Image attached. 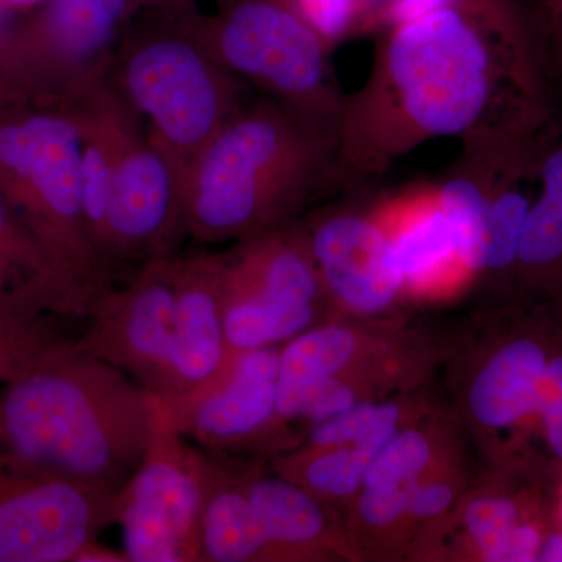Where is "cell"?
I'll use <instances>...</instances> for the list:
<instances>
[{"label": "cell", "instance_id": "38", "mask_svg": "<svg viewBox=\"0 0 562 562\" xmlns=\"http://www.w3.org/2000/svg\"><path fill=\"white\" fill-rule=\"evenodd\" d=\"M18 105H22V102L10 90L9 85L3 81L2 77H0V120Z\"/></svg>", "mask_w": 562, "mask_h": 562}, {"label": "cell", "instance_id": "9", "mask_svg": "<svg viewBox=\"0 0 562 562\" xmlns=\"http://www.w3.org/2000/svg\"><path fill=\"white\" fill-rule=\"evenodd\" d=\"M206 483L209 453L173 430L160 403L149 449L116 495L131 562H201Z\"/></svg>", "mask_w": 562, "mask_h": 562}, {"label": "cell", "instance_id": "25", "mask_svg": "<svg viewBox=\"0 0 562 562\" xmlns=\"http://www.w3.org/2000/svg\"><path fill=\"white\" fill-rule=\"evenodd\" d=\"M442 439L432 428L405 425L366 469L361 490L420 482L442 464Z\"/></svg>", "mask_w": 562, "mask_h": 562}, {"label": "cell", "instance_id": "36", "mask_svg": "<svg viewBox=\"0 0 562 562\" xmlns=\"http://www.w3.org/2000/svg\"><path fill=\"white\" fill-rule=\"evenodd\" d=\"M538 561L562 562V536H550L546 542L541 543L539 549Z\"/></svg>", "mask_w": 562, "mask_h": 562}, {"label": "cell", "instance_id": "15", "mask_svg": "<svg viewBox=\"0 0 562 562\" xmlns=\"http://www.w3.org/2000/svg\"><path fill=\"white\" fill-rule=\"evenodd\" d=\"M105 294L74 271L0 192V321H87Z\"/></svg>", "mask_w": 562, "mask_h": 562}, {"label": "cell", "instance_id": "18", "mask_svg": "<svg viewBox=\"0 0 562 562\" xmlns=\"http://www.w3.org/2000/svg\"><path fill=\"white\" fill-rule=\"evenodd\" d=\"M392 357L390 339L351 325L319 324L280 346L277 413L291 425L299 402L314 384Z\"/></svg>", "mask_w": 562, "mask_h": 562}, {"label": "cell", "instance_id": "12", "mask_svg": "<svg viewBox=\"0 0 562 562\" xmlns=\"http://www.w3.org/2000/svg\"><path fill=\"white\" fill-rule=\"evenodd\" d=\"M177 257L151 258L127 284L111 288L76 339L162 402L171 392Z\"/></svg>", "mask_w": 562, "mask_h": 562}, {"label": "cell", "instance_id": "27", "mask_svg": "<svg viewBox=\"0 0 562 562\" xmlns=\"http://www.w3.org/2000/svg\"><path fill=\"white\" fill-rule=\"evenodd\" d=\"M513 502L495 495H475L465 503L462 525L484 561L501 562L503 549L516 525Z\"/></svg>", "mask_w": 562, "mask_h": 562}, {"label": "cell", "instance_id": "6", "mask_svg": "<svg viewBox=\"0 0 562 562\" xmlns=\"http://www.w3.org/2000/svg\"><path fill=\"white\" fill-rule=\"evenodd\" d=\"M0 192L99 291L114 286L88 222L79 136L58 106H14L0 120Z\"/></svg>", "mask_w": 562, "mask_h": 562}, {"label": "cell", "instance_id": "30", "mask_svg": "<svg viewBox=\"0 0 562 562\" xmlns=\"http://www.w3.org/2000/svg\"><path fill=\"white\" fill-rule=\"evenodd\" d=\"M460 492V482L450 473L436 471L413 484L409 495L408 514H406V527L408 525H425L436 522L443 514L452 508Z\"/></svg>", "mask_w": 562, "mask_h": 562}, {"label": "cell", "instance_id": "34", "mask_svg": "<svg viewBox=\"0 0 562 562\" xmlns=\"http://www.w3.org/2000/svg\"><path fill=\"white\" fill-rule=\"evenodd\" d=\"M74 562H131V560H128L125 552L106 549V547L94 541L85 546Z\"/></svg>", "mask_w": 562, "mask_h": 562}, {"label": "cell", "instance_id": "21", "mask_svg": "<svg viewBox=\"0 0 562 562\" xmlns=\"http://www.w3.org/2000/svg\"><path fill=\"white\" fill-rule=\"evenodd\" d=\"M201 542V562L276 561L238 465L211 453Z\"/></svg>", "mask_w": 562, "mask_h": 562}, {"label": "cell", "instance_id": "19", "mask_svg": "<svg viewBox=\"0 0 562 562\" xmlns=\"http://www.w3.org/2000/svg\"><path fill=\"white\" fill-rule=\"evenodd\" d=\"M276 561L325 560L339 552L338 532L333 528L325 503L299 484L277 476H265L239 469Z\"/></svg>", "mask_w": 562, "mask_h": 562}, {"label": "cell", "instance_id": "17", "mask_svg": "<svg viewBox=\"0 0 562 562\" xmlns=\"http://www.w3.org/2000/svg\"><path fill=\"white\" fill-rule=\"evenodd\" d=\"M222 279L224 251L177 257L171 392L165 403L191 397L224 369L227 346L222 321Z\"/></svg>", "mask_w": 562, "mask_h": 562}, {"label": "cell", "instance_id": "4", "mask_svg": "<svg viewBox=\"0 0 562 562\" xmlns=\"http://www.w3.org/2000/svg\"><path fill=\"white\" fill-rule=\"evenodd\" d=\"M201 14L192 0L143 7L122 33L110 70L184 184L203 147L246 103V83L222 68L203 43Z\"/></svg>", "mask_w": 562, "mask_h": 562}, {"label": "cell", "instance_id": "5", "mask_svg": "<svg viewBox=\"0 0 562 562\" xmlns=\"http://www.w3.org/2000/svg\"><path fill=\"white\" fill-rule=\"evenodd\" d=\"M201 14V35L222 68L272 101L338 136L347 94L331 47L294 0H216Z\"/></svg>", "mask_w": 562, "mask_h": 562}, {"label": "cell", "instance_id": "31", "mask_svg": "<svg viewBox=\"0 0 562 562\" xmlns=\"http://www.w3.org/2000/svg\"><path fill=\"white\" fill-rule=\"evenodd\" d=\"M538 409L542 414L550 446L562 458V357L547 362L539 390Z\"/></svg>", "mask_w": 562, "mask_h": 562}, {"label": "cell", "instance_id": "11", "mask_svg": "<svg viewBox=\"0 0 562 562\" xmlns=\"http://www.w3.org/2000/svg\"><path fill=\"white\" fill-rule=\"evenodd\" d=\"M280 347L238 355L220 375L183 401L161 402L169 425L203 452L227 457L271 447L301 446L277 413Z\"/></svg>", "mask_w": 562, "mask_h": 562}, {"label": "cell", "instance_id": "40", "mask_svg": "<svg viewBox=\"0 0 562 562\" xmlns=\"http://www.w3.org/2000/svg\"><path fill=\"white\" fill-rule=\"evenodd\" d=\"M187 2V0H140L143 7L161 5V3Z\"/></svg>", "mask_w": 562, "mask_h": 562}, {"label": "cell", "instance_id": "1", "mask_svg": "<svg viewBox=\"0 0 562 562\" xmlns=\"http://www.w3.org/2000/svg\"><path fill=\"white\" fill-rule=\"evenodd\" d=\"M347 95L338 183L362 187L436 138H538L562 122V58L536 0H447L380 32Z\"/></svg>", "mask_w": 562, "mask_h": 562}, {"label": "cell", "instance_id": "33", "mask_svg": "<svg viewBox=\"0 0 562 562\" xmlns=\"http://www.w3.org/2000/svg\"><path fill=\"white\" fill-rule=\"evenodd\" d=\"M402 0H358L361 16V35L383 32L391 27L395 11Z\"/></svg>", "mask_w": 562, "mask_h": 562}, {"label": "cell", "instance_id": "13", "mask_svg": "<svg viewBox=\"0 0 562 562\" xmlns=\"http://www.w3.org/2000/svg\"><path fill=\"white\" fill-rule=\"evenodd\" d=\"M114 492L0 469V562H74L114 524Z\"/></svg>", "mask_w": 562, "mask_h": 562}, {"label": "cell", "instance_id": "10", "mask_svg": "<svg viewBox=\"0 0 562 562\" xmlns=\"http://www.w3.org/2000/svg\"><path fill=\"white\" fill-rule=\"evenodd\" d=\"M188 236L184 180L160 146L125 106L106 206V255L111 269L176 255Z\"/></svg>", "mask_w": 562, "mask_h": 562}, {"label": "cell", "instance_id": "22", "mask_svg": "<svg viewBox=\"0 0 562 562\" xmlns=\"http://www.w3.org/2000/svg\"><path fill=\"white\" fill-rule=\"evenodd\" d=\"M517 262L532 271L562 262V122L539 158L538 192L525 221Z\"/></svg>", "mask_w": 562, "mask_h": 562}, {"label": "cell", "instance_id": "23", "mask_svg": "<svg viewBox=\"0 0 562 562\" xmlns=\"http://www.w3.org/2000/svg\"><path fill=\"white\" fill-rule=\"evenodd\" d=\"M375 454L358 446L308 449L297 447L273 460V469L283 479L312 492L328 505L347 501L361 491L366 469Z\"/></svg>", "mask_w": 562, "mask_h": 562}, {"label": "cell", "instance_id": "3", "mask_svg": "<svg viewBox=\"0 0 562 562\" xmlns=\"http://www.w3.org/2000/svg\"><path fill=\"white\" fill-rule=\"evenodd\" d=\"M338 136L269 98L244 103L192 162L184 184L188 236L241 241L291 222L330 181Z\"/></svg>", "mask_w": 562, "mask_h": 562}, {"label": "cell", "instance_id": "8", "mask_svg": "<svg viewBox=\"0 0 562 562\" xmlns=\"http://www.w3.org/2000/svg\"><path fill=\"white\" fill-rule=\"evenodd\" d=\"M140 0H44L20 14L0 49V77L22 103L60 106L110 76Z\"/></svg>", "mask_w": 562, "mask_h": 562}, {"label": "cell", "instance_id": "28", "mask_svg": "<svg viewBox=\"0 0 562 562\" xmlns=\"http://www.w3.org/2000/svg\"><path fill=\"white\" fill-rule=\"evenodd\" d=\"M295 7L333 50L361 35L358 0H294Z\"/></svg>", "mask_w": 562, "mask_h": 562}, {"label": "cell", "instance_id": "39", "mask_svg": "<svg viewBox=\"0 0 562 562\" xmlns=\"http://www.w3.org/2000/svg\"><path fill=\"white\" fill-rule=\"evenodd\" d=\"M5 2L14 13L24 14L40 7L44 0H5Z\"/></svg>", "mask_w": 562, "mask_h": 562}, {"label": "cell", "instance_id": "29", "mask_svg": "<svg viewBox=\"0 0 562 562\" xmlns=\"http://www.w3.org/2000/svg\"><path fill=\"white\" fill-rule=\"evenodd\" d=\"M413 484L361 490L355 512L362 527L368 530L391 531L406 525Z\"/></svg>", "mask_w": 562, "mask_h": 562}, {"label": "cell", "instance_id": "20", "mask_svg": "<svg viewBox=\"0 0 562 562\" xmlns=\"http://www.w3.org/2000/svg\"><path fill=\"white\" fill-rule=\"evenodd\" d=\"M546 355L528 339L505 344L476 368L465 405L476 428L503 430L538 409Z\"/></svg>", "mask_w": 562, "mask_h": 562}, {"label": "cell", "instance_id": "2", "mask_svg": "<svg viewBox=\"0 0 562 562\" xmlns=\"http://www.w3.org/2000/svg\"><path fill=\"white\" fill-rule=\"evenodd\" d=\"M76 339L0 384V469L120 494L149 449L160 398Z\"/></svg>", "mask_w": 562, "mask_h": 562}, {"label": "cell", "instance_id": "32", "mask_svg": "<svg viewBox=\"0 0 562 562\" xmlns=\"http://www.w3.org/2000/svg\"><path fill=\"white\" fill-rule=\"evenodd\" d=\"M539 549H541V538L538 530L530 525H517L503 549L501 562L535 561Z\"/></svg>", "mask_w": 562, "mask_h": 562}, {"label": "cell", "instance_id": "37", "mask_svg": "<svg viewBox=\"0 0 562 562\" xmlns=\"http://www.w3.org/2000/svg\"><path fill=\"white\" fill-rule=\"evenodd\" d=\"M18 16H20V14L14 13V11L7 5L5 0H0V49H2L7 38H9L11 29H13Z\"/></svg>", "mask_w": 562, "mask_h": 562}, {"label": "cell", "instance_id": "35", "mask_svg": "<svg viewBox=\"0 0 562 562\" xmlns=\"http://www.w3.org/2000/svg\"><path fill=\"white\" fill-rule=\"evenodd\" d=\"M539 3H541L543 16L549 22L550 31L562 46V0H541Z\"/></svg>", "mask_w": 562, "mask_h": 562}, {"label": "cell", "instance_id": "7", "mask_svg": "<svg viewBox=\"0 0 562 562\" xmlns=\"http://www.w3.org/2000/svg\"><path fill=\"white\" fill-rule=\"evenodd\" d=\"M330 310L301 222H286L224 251L222 321L227 357L280 347Z\"/></svg>", "mask_w": 562, "mask_h": 562}, {"label": "cell", "instance_id": "14", "mask_svg": "<svg viewBox=\"0 0 562 562\" xmlns=\"http://www.w3.org/2000/svg\"><path fill=\"white\" fill-rule=\"evenodd\" d=\"M301 225L330 310L375 316L401 299V268L371 205L328 206Z\"/></svg>", "mask_w": 562, "mask_h": 562}, {"label": "cell", "instance_id": "26", "mask_svg": "<svg viewBox=\"0 0 562 562\" xmlns=\"http://www.w3.org/2000/svg\"><path fill=\"white\" fill-rule=\"evenodd\" d=\"M70 322L58 316L20 317L0 321V384L9 383L63 344L79 336L69 331Z\"/></svg>", "mask_w": 562, "mask_h": 562}, {"label": "cell", "instance_id": "24", "mask_svg": "<svg viewBox=\"0 0 562 562\" xmlns=\"http://www.w3.org/2000/svg\"><path fill=\"white\" fill-rule=\"evenodd\" d=\"M409 406L405 402H366L330 419L308 425L305 441L299 447L358 446L373 454L380 452L392 436L408 425Z\"/></svg>", "mask_w": 562, "mask_h": 562}, {"label": "cell", "instance_id": "16", "mask_svg": "<svg viewBox=\"0 0 562 562\" xmlns=\"http://www.w3.org/2000/svg\"><path fill=\"white\" fill-rule=\"evenodd\" d=\"M401 268L403 294L443 295L476 279L443 213L436 181L408 184L371 203Z\"/></svg>", "mask_w": 562, "mask_h": 562}]
</instances>
